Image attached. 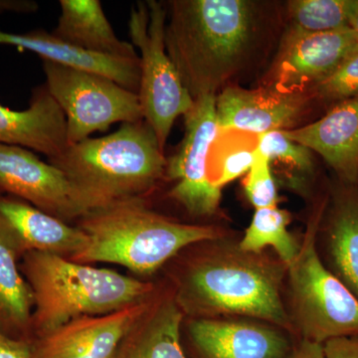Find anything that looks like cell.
I'll use <instances>...</instances> for the list:
<instances>
[{"label":"cell","instance_id":"12","mask_svg":"<svg viewBox=\"0 0 358 358\" xmlns=\"http://www.w3.org/2000/svg\"><path fill=\"white\" fill-rule=\"evenodd\" d=\"M188 336L199 358H288L286 331L252 319H192Z\"/></svg>","mask_w":358,"mask_h":358},{"label":"cell","instance_id":"23","mask_svg":"<svg viewBox=\"0 0 358 358\" xmlns=\"http://www.w3.org/2000/svg\"><path fill=\"white\" fill-rule=\"evenodd\" d=\"M291 215L277 206L256 209L251 224L238 246L250 253H262L267 247L277 252L279 260L288 266L296 258L300 244L289 233Z\"/></svg>","mask_w":358,"mask_h":358},{"label":"cell","instance_id":"3","mask_svg":"<svg viewBox=\"0 0 358 358\" xmlns=\"http://www.w3.org/2000/svg\"><path fill=\"white\" fill-rule=\"evenodd\" d=\"M145 121L69 145L49 162L74 188L86 213L115 202L143 199L166 176V157Z\"/></svg>","mask_w":358,"mask_h":358},{"label":"cell","instance_id":"6","mask_svg":"<svg viewBox=\"0 0 358 358\" xmlns=\"http://www.w3.org/2000/svg\"><path fill=\"white\" fill-rule=\"evenodd\" d=\"M322 212L320 205L308 221L296 258L287 266L294 331L301 339L319 343L358 334V298L317 253Z\"/></svg>","mask_w":358,"mask_h":358},{"label":"cell","instance_id":"9","mask_svg":"<svg viewBox=\"0 0 358 358\" xmlns=\"http://www.w3.org/2000/svg\"><path fill=\"white\" fill-rule=\"evenodd\" d=\"M185 122L182 141L176 154L166 159V176L174 181L169 197L190 215L211 216L218 210L221 200V189L213 185L209 174V152L219 133L216 95L195 99Z\"/></svg>","mask_w":358,"mask_h":358},{"label":"cell","instance_id":"32","mask_svg":"<svg viewBox=\"0 0 358 358\" xmlns=\"http://www.w3.org/2000/svg\"><path fill=\"white\" fill-rule=\"evenodd\" d=\"M39 9L32 0H0V13H34Z\"/></svg>","mask_w":358,"mask_h":358},{"label":"cell","instance_id":"4","mask_svg":"<svg viewBox=\"0 0 358 358\" xmlns=\"http://www.w3.org/2000/svg\"><path fill=\"white\" fill-rule=\"evenodd\" d=\"M20 261L33 296L32 341L78 317L117 312L155 294L150 282L55 254L30 252Z\"/></svg>","mask_w":358,"mask_h":358},{"label":"cell","instance_id":"7","mask_svg":"<svg viewBox=\"0 0 358 358\" xmlns=\"http://www.w3.org/2000/svg\"><path fill=\"white\" fill-rule=\"evenodd\" d=\"M166 10L160 2H138L129 14L131 44L141 52L140 99L143 121L164 150L174 122L192 110L194 100L166 48Z\"/></svg>","mask_w":358,"mask_h":358},{"label":"cell","instance_id":"31","mask_svg":"<svg viewBox=\"0 0 358 358\" xmlns=\"http://www.w3.org/2000/svg\"><path fill=\"white\" fill-rule=\"evenodd\" d=\"M288 358H326L322 343L301 339L298 346L293 348Z\"/></svg>","mask_w":358,"mask_h":358},{"label":"cell","instance_id":"22","mask_svg":"<svg viewBox=\"0 0 358 358\" xmlns=\"http://www.w3.org/2000/svg\"><path fill=\"white\" fill-rule=\"evenodd\" d=\"M329 254L341 280L358 298V199L338 197L329 224Z\"/></svg>","mask_w":358,"mask_h":358},{"label":"cell","instance_id":"33","mask_svg":"<svg viewBox=\"0 0 358 358\" xmlns=\"http://www.w3.org/2000/svg\"><path fill=\"white\" fill-rule=\"evenodd\" d=\"M352 29L353 31V34H355V39H357V42L358 44V13L357 16H355V20H353V23L352 25Z\"/></svg>","mask_w":358,"mask_h":358},{"label":"cell","instance_id":"11","mask_svg":"<svg viewBox=\"0 0 358 358\" xmlns=\"http://www.w3.org/2000/svg\"><path fill=\"white\" fill-rule=\"evenodd\" d=\"M358 46L352 28L315 34H287L268 88L305 94L329 77Z\"/></svg>","mask_w":358,"mask_h":358},{"label":"cell","instance_id":"21","mask_svg":"<svg viewBox=\"0 0 358 358\" xmlns=\"http://www.w3.org/2000/svg\"><path fill=\"white\" fill-rule=\"evenodd\" d=\"M31 289L17 258L0 238V331L10 338L32 341Z\"/></svg>","mask_w":358,"mask_h":358},{"label":"cell","instance_id":"18","mask_svg":"<svg viewBox=\"0 0 358 358\" xmlns=\"http://www.w3.org/2000/svg\"><path fill=\"white\" fill-rule=\"evenodd\" d=\"M0 44L32 52L47 62L109 78L136 94L140 88V58L112 57L84 50L40 29L23 34L0 30Z\"/></svg>","mask_w":358,"mask_h":358},{"label":"cell","instance_id":"20","mask_svg":"<svg viewBox=\"0 0 358 358\" xmlns=\"http://www.w3.org/2000/svg\"><path fill=\"white\" fill-rule=\"evenodd\" d=\"M61 13L52 34L84 50L112 56L138 59L133 44L115 35L99 0H60Z\"/></svg>","mask_w":358,"mask_h":358},{"label":"cell","instance_id":"10","mask_svg":"<svg viewBox=\"0 0 358 358\" xmlns=\"http://www.w3.org/2000/svg\"><path fill=\"white\" fill-rule=\"evenodd\" d=\"M0 194L23 200L65 222L86 214L64 173L31 150L0 145Z\"/></svg>","mask_w":358,"mask_h":358},{"label":"cell","instance_id":"19","mask_svg":"<svg viewBox=\"0 0 358 358\" xmlns=\"http://www.w3.org/2000/svg\"><path fill=\"white\" fill-rule=\"evenodd\" d=\"M183 317L173 296H154L112 358H187L180 339Z\"/></svg>","mask_w":358,"mask_h":358},{"label":"cell","instance_id":"8","mask_svg":"<svg viewBox=\"0 0 358 358\" xmlns=\"http://www.w3.org/2000/svg\"><path fill=\"white\" fill-rule=\"evenodd\" d=\"M46 86L64 113L68 145L117 122L143 121L138 95L109 78L43 61Z\"/></svg>","mask_w":358,"mask_h":358},{"label":"cell","instance_id":"15","mask_svg":"<svg viewBox=\"0 0 358 358\" xmlns=\"http://www.w3.org/2000/svg\"><path fill=\"white\" fill-rule=\"evenodd\" d=\"M305 94H285L271 88L227 87L216 96L219 129L260 134L284 131L305 107Z\"/></svg>","mask_w":358,"mask_h":358},{"label":"cell","instance_id":"25","mask_svg":"<svg viewBox=\"0 0 358 358\" xmlns=\"http://www.w3.org/2000/svg\"><path fill=\"white\" fill-rule=\"evenodd\" d=\"M257 134L219 129L209 152V174L213 185H224L247 174L257 159Z\"/></svg>","mask_w":358,"mask_h":358},{"label":"cell","instance_id":"16","mask_svg":"<svg viewBox=\"0 0 358 358\" xmlns=\"http://www.w3.org/2000/svg\"><path fill=\"white\" fill-rule=\"evenodd\" d=\"M282 133L319 154L341 178H358V95L341 101L319 121Z\"/></svg>","mask_w":358,"mask_h":358},{"label":"cell","instance_id":"13","mask_svg":"<svg viewBox=\"0 0 358 358\" xmlns=\"http://www.w3.org/2000/svg\"><path fill=\"white\" fill-rule=\"evenodd\" d=\"M154 296L117 312L71 320L32 341V358H112L122 338L147 312Z\"/></svg>","mask_w":358,"mask_h":358},{"label":"cell","instance_id":"30","mask_svg":"<svg viewBox=\"0 0 358 358\" xmlns=\"http://www.w3.org/2000/svg\"><path fill=\"white\" fill-rule=\"evenodd\" d=\"M0 358H32V341L13 338L0 331Z\"/></svg>","mask_w":358,"mask_h":358},{"label":"cell","instance_id":"27","mask_svg":"<svg viewBox=\"0 0 358 358\" xmlns=\"http://www.w3.org/2000/svg\"><path fill=\"white\" fill-rule=\"evenodd\" d=\"M327 100H346L358 95V46L350 52L336 70L315 87Z\"/></svg>","mask_w":358,"mask_h":358},{"label":"cell","instance_id":"28","mask_svg":"<svg viewBox=\"0 0 358 358\" xmlns=\"http://www.w3.org/2000/svg\"><path fill=\"white\" fill-rule=\"evenodd\" d=\"M244 190L255 209L277 206L278 192L271 162L257 155V159L244 179Z\"/></svg>","mask_w":358,"mask_h":358},{"label":"cell","instance_id":"24","mask_svg":"<svg viewBox=\"0 0 358 358\" xmlns=\"http://www.w3.org/2000/svg\"><path fill=\"white\" fill-rule=\"evenodd\" d=\"M289 34H315L352 28L358 0H293L288 2Z\"/></svg>","mask_w":358,"mask_h":358},{"label":"cell","instance_id":"1","mask_svg":"<svg viewBox=\"0 0 358 358\" xmlns=\"http://www.w3.org/2000/svg\"><path fill=\"white\" fill-rule=\"evenodd\" d=\"M186 264L174 300L192 319L242 317L293 333L282 298L287 266L262 253L223 241L208 242Z\"/></svg>","mask_w":358,"mask_h":358},{"label":"cell","instance_id":"14","mask_svg":"<svg viewBox=\"0 0 358 358\" xmlns=\"http://www.w3.org/2000/svg\"><path fill=\"white\" fill-rule=\"evenodd\" d=\"M0 238L18 261L30 252L72 259L87 244L86 234L37 207L0 194Z\"/></svg>","mask_w":358,"mask_h":358},{"label":"cell","instance_id":"29","mask_svg":"<svg viewBox=\"0 0 358 358\" xmlns=\"http://www.w3.org/2000/svg\"><path fill=\"white\" fill-rule=\"evenodd\" d=\"M322 345L326 358H358V334L331 338Z\"/></svg>","mask_w":358,"mask_h":358},{"label":"cell","instance_id":"5","mask_svg":"<svg viewBox=\"0 0 358 358\" xmlns=\"http://www.w3.org/2000/svg\"><path fill=\"white\" fill-rule=\"evenodd\" d=\"M87 244L70 260L110 263L150 275L179 252L223 238L214 226L178 222L148 208L143 199L115 202L78 219Z\"/></svg>","mask_w":358,"mask_h":358},{"label":"cell","instance_id":"2","mask_svg":"<svg viewBox=\"0 0 358 358\" xmlns=\"http://www.w3.org/2000/svg\"><path fill=\"white\" fill-rule=\"evenodd\" d=\"M258 32L254 2L176 0L166 27L167 54L193 100L214 94L239 71Z\"/></svg>","mask_w":358,"mask_h":358},{"label":"cell","instance_id":"26","mask_svg":"<svg viewBox=\"0 0 358 358\" xmlns=\"http://www.w3.org/2000/svg\"><path fill=\"white\" fill-rule=\"evenodd\" d=\"M312 150L289 140L282 131H273L258 136L257 155L266 157L271 164L279 160L296 171L310 173L313 171Z\"/></svg>","mask_w":358,"mask_h":358},{"label":"cell","instance_id":"17","mask_svg":"<svg viewBox=\"0 0 358 358\" xmlns=\"http://www.w3.org/2000/svg\"><path fill=\"white\" fill-rule=\"evenodd\" d=\"M0 145L27 148L49 159L69 145L64 113L45 85L33 91L27 109L14 110L0 103Z\"/></svg>","mask_w":358,"mask_h":358}]
</instances>
